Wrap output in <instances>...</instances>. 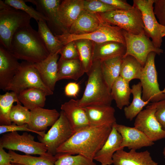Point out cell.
<instances>
[{
	"label": "cell",
	"instance_id": "obj_1",
	"mask_svg": "<svg viewBox=\"0 0 165 165\" xmlns=\"http://www.w3.org/2000/svg\"><path fill=\"white\" fill-rule=\"evenodd\" d=\"M112 127L89 126L78 130L57 149L55 157L78 154L93 160L107 140Z\"/></svg>",
	"mask_w": 165,
	"mask_h": 165
},
{
	"label": "cell",
	"instance_id": "obj_2",
	"mask_svg": "<svg viewBox=\"0 0 165 165\" xmlns=\"http://www.w3.org/2000/svg\"><path fill=\"white\" fill-rule=\"evenodd\" d=\"M8 51L18 59L32 64L39 62L50 55L38 31L30 24L14 34Z\"/></svg>",
	"mask_w": 165,
	"mask_h": 165
},
{
	"label": "cell",
	"instance_id": "obj_3",
	"mask_svg": "<svg viewBox=\"0 0 165 165\" xmlns=\"http://www.w3.org/2000/svg\"><path fill=\"white\" fill-rule=\"evenodd\" d=\"M87 74L88 77L86 88L82 97L77 100L78 105L82 107L111 105L113 99L103 75L101 61H94Z\"/></svg>",
	"mask_w": 165,
	"mask_h": 165
},
{
	"label": "cell",
	"instance_id": "obj_4",
	"mask_svg": "<svg viewBox=\"0 0 165 165\" xmlns=\"http://www.w3.org/2000/svg\"><path fill=\"white\" fill-rule=\"evenodd\" d=\"M34 136L27 132L20 134L17 131L3 134L0 139V147L9 150H16L27 155H38L56 160L55 156L47 152L43 143L36 141Z\"/></svg>",
	"mask_w": 165,
	"mask_h": 165
},
{
	"label": "cell",
	"instance_id": "obj_5",
	"mask_svg": "<svg viewBox=\"0 0 165 165\" xmlns=\"http://www.w3.org/2000/svg\"><path fill=\"white\" fill-rule=\"evenodd\" d=\"M31 18L24 12L13 8L0 10V45L9 50L14 34L30 24Z\"/></svg>",
	"mask_w": 165,
	"mask_h": 165
},
{
	"label": "cell",
	"instance_id": "obj_6",
	"mask_svg": "<svg viewBox=\"0 0 165 165\" xmlns=\"http://www.w3.org/2000/svg\"><path fill=\"white\" fill-rule=\"evenodd\" d=\"M98 14L104 22L130 33L138 35L144 31L141 13L134 6L129 10L116 9Z\"/></svg>",
	"mask_w": 165,
	"mask_h": 165
},
{
	"label": "cell",
	"instance_id": "obj_7",
	"mask_svg": "<svg viewBox=\"0 0 165 165\" xmlns=\"http://www.w3.org/2000/svg\"><path fill=\"white\" fill-rule=\"evenodd\" d=\"M32 88L40 89L45 91L48 96L53 94V92L44 83L33 64L23 62L6 91L14 92L18 95L21 91Z\"/></svg>",
	"mask_w": 165,
	"mask_h": 165
},
{
	"label": "cell",
	"instance_id": "obj_8",
	"mask_svg": "<svg viewBox=\"0 0 165 165\" xmlns=\"http://www.w3.org/2000/svg\"><path fill=\"white\" fill-rule=\"evenodd\" d=\"M156 53L148 55L143 67L140 79L142 88V98L145 101L155 103L165 99V94L159 88L155 59Z\"/></svg>",
	"mask_w": 165,
	"mask_h": 165
},
{
	"label": "cell",
	"instance_id": "obj_9",
	"mask_svg": "<svg viewBox=\"0 0 165 165\" xmlns=\"http://www.w3.org/2000/svg\"><path fill=\"white\" fill-rule=\"evenodd\" d=\"M133 6L141 11L146 35L152 39L154 46L160 48L165 36V26L157 20L153 11L154 0H134Z\"/></svg>",
	"mask_w": 165,
	"mask_h": 165
},
{
	"label": "cell",
	"instance_id": "obj_10",
	"mask_svg": "<svg viewBox=\"0 0 165 165\" xmlns=\"http://www.w3.org/2000/svg\"><path fill=\"white\" fill-rule=\"evenodd\" d=\"M55 36L64 46L70 42L79 39H88L95 43L114 41L126 45L123 29L105 22L98 29L90 33L76 35L66 33Z\"/></svg>",
	"mask_w": 165,
	"mask_h": 165
},
{
	"label": "cell",
	"instance_id": "obj_11",
	"mask_svg": "<svg viewBox=\"0 0 165 165\" xmlns=\"http://www.w3.org/2000/svg\"><path fill=\"white\" fill-rule=\"evenodd\" d=\"M126 50L123 57L130 55L136 59L143 67L145 65L148 56L152 52L160 55L163 53L160 48H156L144 31L135 35L123 30Z\"/></svg>",
	"mask_w": 165,
	"mask_h": 165
},
{
	"label": "cell",
	"instance_id": "obj_12",
	"mask_svg": "<svg viewBox=\"0 0 165 165\" xmlns=\"http://www.w3.org/2000/svg\"><path fill=\"white\" fill-rule=\"evenodd\" d=\"M58 119L43 137L38 136L43 143L49 154L56 155L57 149L74 133L64 112L61 111Z\"/></svg>",
	"mask_w": 165,
	"mask_h": 165
},
{
	"label": "cell",
	"instance_id": "obj_13",
	"mask_svg": "<svg viewBox=\"0 0 165 165\" xmlns=\"http://www.w3.org/2000/svg\"><path fill=\"white\" fill-rule=\"evenodd\" d=\"M156 110L154 103H150L137 116L134 124L153 142L165 138V130L155 116Z\"/></svg>",
	"mask_w": 165,
	"mask_h": 165
},
{
	"label": "cell",
	"instance_id": "obj_14",
	"mask_svg": "<svg viewBox=\"0 0 165 165\" xmlns=\"http://www.w3.org/2000/svg\"><path fill=\"white\" fill-rule=\"evenodd\" d=\"M35 5L37 11L48 19L47 25L54 34V32H60L61 35L68 33L60 22L58 14V9L61 2L60 0H25Z\"/></svg>",
	"mask_w": 165,
	"mask_h": 165
},
{
	"label": "cell",
	"instance_id": "obj_15",
	"mask_svg": "<svg viewBox=\"0 0 165 165\" xmlns=\"http://www.w3.org/2000/svg\"><path fill=\"white\" fill-rule=\"evenodd\" d=\"M113 125L122 138L120 149L127 147L130 150H137L144 147L151 146L154 144L144 133L134 127H130L116 123Z\"/></svg>",
	"mask_w": 165,
	"mask_h": 165
},
{
	"label": "cell",
	"instance_id": "obj_16",
	"mask_svg": "<svg viewBox=\"0 0 165 165\" xmlns=\"http://www.w3.org/2000/svg\"><path fill=\"white\" fill-rule=\"evenodd\" d=\"M7 49L0 46V88L6 91L18 71L21 63Z\"/></svg>",
	"mask_w": 165,
	"mask_h": 165
},
{
	"label": "cell",
	"instance_id": "obj_17",
	"mask_svg": "<svg viewBox=\"0 0 165 165\" xmlns=\"http://www.w3.org/2000/svg\"><path fill=\"white\" fill-rule=\"evenodd\" d=\"M60 51L50 54L46 59L39 62L33 64L44 83L53 92L58 81V62Z\"/></svg>",
	"mask_w": 165,
	"mask_h": 165
},
{
	"label": "cell",
	"instance_id": "obj_18",
	"mask_svg": "<svg viewBox=\"0 0 165 165\" xmlns=\"http://www.w3.org/2000/svg\"><path fill=\"white\" fill-rule=\"evenodd\" d=\"M84 108L90 126L112 127L116 123L115 110L111 105L90 106Z\"/></svg>",
	"mask_w": 165,
	"mask_h": 165
},
{
	"label": "cell",
	"instance_id": "obj_19",
	"mask_svg": "<svg viewBox=\"0 0 165 165\" xmlns=\"http://www.w3.org/2000/svg\"><path fill=\"white\" fill-rule=\"evenodd\" d=\"M28 128L37 132L45 131L52 126L58 119L60 113L55 109H50L37 108L30 110Z\"/></svg>",
	"mask_w": 165,
	"mask_h": 165
},
{
	"label": "cell",
	"instance_id": "obj_20",
	"mask_svg": "<svg viewBox=\"0 0 165 165\" xmlns=\"http://www.w3.org/2000/svg\"><path fill=\"white\" fill-rule=\"evenodd\" d=\"M131 149L129 152L123 148L117 151L113 158L114 165H158L152 159L150 152L146 150L140 152Z\"/></svg>",
	"mask_w": 165,
	"mask_h": 165
},
{
	"label": "cell",
	"instance_id": "obj_21",
	"mask_svg": "<svg viewBox=\"0 0 165 165\" xmlns=\"http://www.w3.org/2000/svg\"><path fill=\"white\" fill-rule=\"evenodd\" d=\"M61 108L74 133L90 126L85 108L79 106L77 100L71 99L65 102L61 105Z\"/></svg>",
	"mask_w": 165,
	"mask_h": 165
},
{
	"label": "cell",
	"instance_id": "obj_22",
	"mask_svg": "<svg viewBox=\"0 0 165 165\" xmlns=\"http://www.w3.org/2000/svg\"><path fill=\"white\" fill-rule=\"evenodd\" d=\"M105 22L98 13L84 10L68 30V33L81 35L94 31Z\"/></svg>",
	"mask_w": 165,
	"mask_h": 165
},
{
	"label": "cell",
	"instance_id": "obj_23",
	"mask_svg": "<svg viewBox=\"0 0 165 165\" xmlns=\"http://www.w3.org/2000/svg\"><path fill=\"white\" fill-rule=\"evenodd\" d=\"M122 138L115 127L113 125L111 132L106 142L95 155L94 160L101 165H111L113 164L112 158L115 153L121 149Z\"/></svg>",
	"mask_w": 165,
	"mask_h": 165
},
{
	"label": "cell",
	"instance_id": "obj_24",
	"mask_svg": "<svg viewBox=\"0 0 165 165\" xmlns=\"http://www.w3.org/2000/svg\"><path fill=\"white\" fill-rule=\"evenodd\" d=\"M84 0L62 1L58 8V14L60 22L68 31L84 10Z\"/></svg>",
	"mask_w": 165,
	"mask_h": 165
},
{
	"label": "cell",
	"instance_id": "obj_25",
	"mask_svg": "<svg viewBox=\"0 0 165 165\" xmlns=\"http://www.w3.org/2000/svg\"><path fill=\"white\" fill-rule=\"evenodd\" d=\"M126 50V45L114 41L95 43L93 61H102L118 56L123 57Z\"/></svg>",
	"mask_w": 165,
	"mask_h": 165
},
{
	"label": "cell",
	"instance_id": "obj_26",
	"mask_svg": "<svg viewBox=\"0 0 165 165\" xmlns=\"http://www.w3.org/2000/svg\"><path fill=\"white\" fill-rule=\"evenodd\" d=\"M85 73L79 59L66 60L60 59L58 62V81L63 79L77 80Z\"/></svg>",
	"mask_w": 165,
	"mask_h": 165
},
{
	"label": "cell",
	"instance_id": "obj_27",
	"mask_svg": "<svg viewBox=\"0 0 165 165\" xmlns=\"http://www.w3.org/2000/svg\"><path fill=\"white\" fill-rule=\"evenodd\" d=\"M47 96L43 90L32 88L20 92L18 94V98L20 103L30 111L37 108H43Z\"/></svg>",
	"mask_w": 165,
	"mask_h": 165
},
{
	"label": "cell",
	"instance_id": "obj_28",
	"mask_svg": "<svg viewBox=\"0 0 165 165\" xmlns=\"http://www.w3.org/2000/svg\"><path fill=\"white\" fill-rule=\"evenodd\" d=\"M131 93V89L129 83L120 76L115 81L111 89L112 98L119 109H122L124 106L130 105Z\"/></svg>",
	"mask_w": 165,
	"mask_h": 165
},
{
	"label": "cell",
	"instance_id": "obj_29",
	"mask_svg": "<svg viewBox=\"0 0 165 165\" xmlns=\"http://www.w3.org/2000/svg\"><path fill=\"white\" fill-rule=\"evenodd\" d=\"M131 89L133 95L132 101L128 106H125L123 109L126 118L130 121L136 117L149 102L144 101L142 98V88L140 82L134 84Z\"/></svg>",
	"mask_w": 165,
	"mask_h": 165
},
{
	"label": "cell",
	"instance_id": "obj_30",
	"mask_svg": "<svg viewBox=\"0 0 165 165\" xmlns=\"http://www.w3.org/2000/svg\"><path fill=\"white\" fill-rule=\"evenodd\" d=\"M143 67L134 57L129 55L123 57L121 66L120 76L130 83L134 79H140Z\"/></svg>",
	"mask_w": 165,
	"mask_h": 165
},
{
	"label": "cell",
	"instance_id": "obj_31",
	"mask_svg": "<svg viewBox=\"0 0 165 165\" xmlns=\"http://www.w3.org/2000/svg\"><path fill=\"white\" fill-rule=\"evenodd\" d=\"M122 58L118 56L101 61L103 75L111 91L113 83L120 76Z\"/></svg>",
	"mask_w": 165,
	"mask_h": 165
},
{
	"label": "cell",
	"instance_id": "obj_32",
	"mask_svg": "<svg viewBox=\"0 0 165 165\" xmlns=\"http://www.w3.org/2000/svg\"><path fill=\"white\" fill-rule=\"evenodd\" d=\"M79 59L85 73L88 72L93 62L95 42L88 39H79L74 41Z\"/></svg>",
	"mask_w": 165,
	"mask_h": 165
},
{
	"label": "cell",
	"instance_id": "obj_33",
	"mask_svg": "<svg viewBox=\"0 0 165 165\" xmlns=\"http://www.w3.org/2000/svg\"><path fill=\"white\" fill-rule=\"evenodd\" d=\"M37 23L38 27V31L50 54L60 50L64 46L49 28L46 21L41 20Z\"/></svg>",
	"mask_w": 165,
	"mask_h": 165
},
{
	"label": "cell",
	"instance_id": "obj_34",
	"mask_svg": "<svg viewBox=\"0 0 165 165\" xmlns=\"http://www.w3.org/2000/svg\"><path fill=\"white\" fill-rule=\"evenodd\" d=\"M21 104L18 95L15 92H7L0 95V123L1 125H8L12 124L9 118L11 108L14 102Z\"/></svg>",
	"mask_w": 165,
	"mask_h": 165
},
{
	"label": "cell",
	"instance_id": "obj_35",
	"mask_svg": "<svg viewBox=\"0 0 165 165\" xmlns=\"http://www.w3.org/2000/svg\"><path fill=\"white\" fill-rule=\"evenodd\" d=\"M11 163L19 164L21 165H55L56 160L40 156H32L29 155H21L13 151L9 150Z\"/></svg>",
	"mask_w": 165,
	"mask_h": 165
},
{
	"label": "cell",
	"instance_id": "obj_36",
	"mask_svg": "<svg viewBox=\"0 0 165 165\" xmlns=\"http://www.w3.org/2000/svg\"><path fill=\"white\" fill-rule=\"evenodd\" d=\"M30 111L21 104L13 105L11 110L9 118L11 122L18 125L28 124L30 117Z\"/></svg>",
	"mask_w": 165,
	"mask_h": 165
},
{
	"label": "cell",
	"instance_id": "obj_37",
	"mask_svg": "<svg viewBox=\"0 0 165 165\" xmlns=\"http://www.w3.org/2000/svg\"><path fill=\"white\" fill-rule=\"evenodd\" d=\"M4 2L13 8L22 11L34 18L37 22L41 20H43L47 22L48 19L41 13L35 10L31 6L25 3L23 0H5Z\"/></svg>",
	"mask_w": 165,
	"mask_h": 165
},
{
	"label": "cell",
	"instance_id": "obj_38",
	"mask_svg": "<svg viewBox=\"0 0 165 165\" xmlns=\"http://www.w3.org/2000/svg\"><path fill=\"white\" fill-rule=\"evenodd\" d=\"M56 158L55 165H97L93 160L80 155H63Z\"/></svg>",
	"mask_w": 165,
	"mask_h": 165
},
{
	"label": "cell",
	"instance_id": "obj_39",
	"mask_svg": "<svg viewBox=\"0 0 165 165\" xmlns=\"http://www.w3.org/2000/svg\"><path fill=\"white\" fill-rule=\"evenodd\" d=\"M84 10L95 13H105L117 9L101 0H86L84 2Z\"/></svg>",
	"mask_w": 165,
	"mask_h": 165
},
{
	"label": "cell",
	"instance_id": "obj_40",
	"mask_svg": "<svg viewBox=\"0 0 165 165\" xmlns=\"http://www.w3.org/2000/svg\"><path fill=\"white\" fill-rule=\"evenodd\" d=\"M59 54L61 55L60 58L64 60L79 59L78 52L74 41L64 45L60 50Z\"/></svg>",
	"mask_w": 165,
	"mask_h": 165
},
{
	"label": "cell",
	"instance_id": "obj_41",
	"mask_svg": "<svg viewBox=\"0 0 165 165\" xmlns=\"http://www.w3.org/2000/svg\"><path fill=\"white\" fill-rule=\"evenodd\" d=\"M19 131L31 132L36 133L41 137H43L46 134L45 131L37 132L30 129L28 124L23 125H18L14 123L8 125H1L0 126V134H2L6 132H11Z\"/></svg>",
	"mask_w": 165,
	"mask_h": 165
},
{
	"label": "cell",
	"instance_id": "obj_42",
	"mask_svg": "<svg viewBox=\"0 0 165 165\" xmlns=\"http://www.w3.org/2000/svg\"><path fill=\"white\" fill-rule=\"evenodd\" d=\"M153 11L158 22L165 26V0H154Z\"/></svg>",
	"mask_w": 165,
	"mask_h": 165
},
{
	"label": "cell",
	"instance_id": "obj_43",
	"mask_svg": "<svg viewBox=\"0 0 165 165\" xmlns=\"http://www.w3.org/2000/svg\"><path fill=\"white\" fill-rule=\"evenodd\" d=\"M153 103L156 108L155 116L163 129L165 130V99Z\"/></svg>",
	"mask_w": 165,
	"mask_h": 165
},
{
	"label": "cell",
	"instance_id": "obj_44",
	"mask_svg": "<svg viewBox=\"0 0 165 165\" xmlns=\"http://www.w3.org/2000/svg\"><path fill=\"white\" fill-rule=\"evenodd\" d=\"M102 2L115 8L117 9L127 10L133 7L126 0H101Z\"/></svg>",
	"mask_w": 165,
	"mask_h": 165
},
{
	"label": "cell",
	"instance_id": "obj_45",
	"mask_svg": "<svg viewBox=\"0 0 165 165\" xmlns=\"http://www.w3.org/2000/svg\"><path fill=\"white\" fill-rule=\"evenodd\" d=\"M79 89V86L78 83L75 82H70L65 86L64 93L67 96L75 97L78 95Z\"/></svg>",
	"mask_w": 165,
	"mask_h": 165
},
{
	"label": "cell",
	"instance_id": "obj_46",
	"mask_svg": "<svg viewBox=\"0 0 165 165\" xmlns=\"http://www.w3.org/2000/svg\"><path fill=\"white\" fill-rule=\"evenodd\" d=\"M4 148L0 147V165H11L10 156Z\"/></svg>",
	"mask_w": 165,
	"mask_h": 165
},
{
	"label": "cell",
	"instance_id": "obj_47",
	"mask_svg": "<svg viewBox=\"0 0 165 165\" xmlns=\"http://www.w3.org/2000/svg\"><path fill=\"white\" fill-rule=\"evenodd\" d=\"M13 7L6 4L4 1L0 0V10L10 9Z\"/></svg>",
	"mask_w": 165,
	"mask_h": 165
},
{
	"label": "cell",
	"instance_id": "obj_48",
	"mask_svg": "<svg viewBox=\"0 0 165 165\" xmlns=\"http://www.w3.org/2000/svg\"><path fill=\"white\" fill-rule=\"evenodd\" d=\"M163 155L164 156V158H165V146L163 149Z\"/></svg>",
	"mask_w": 165,
	"mask_h": 165
},
{
	"label": "cell",
	"instance_id": "obj_49",
	"mask_svg": "<svg viewBox=\"0 0 165 165\" xmlns=\"http://www.w3.org/2000/svg\"><path fill=\"white\" fill-rule=\"evenodd\" d=\"M11 165H21L19 164L16 163H12Z\"/></svg>",
	"mask_w": 165,
	"mask_h": 165
},
{
	"label": "cell",
	"instance_id": "obj_50",
	"mask_svg": "<svg viewBox=\"0 0 165 165\" xmlns=\"http://www.w3.org/2000/svg\"><path fill=\"white\" fill-rule=\"evenodd\" d=\"M162 92L163 93L165 94V87L163 89V90H162Z\"/></svg>",
	"mask_w": 165,
	"mask_h": 165
}]
</instances>
